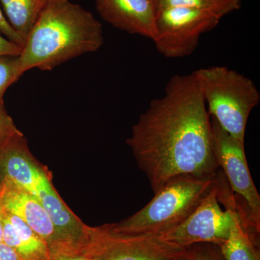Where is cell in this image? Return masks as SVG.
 <instances>
[{"mask_svg": "<svg viewBox=\"0 0 260 260\" xmlns=\"http://www.w3.org/2000/svg\"><path fill=\"white\" fill-rule=\"evenodd\" d=\"M208 112L228 134L244 142L246 124L260 94L254 82L224 66L194 71Z\"/></svg>", "mask_w": 260, "mask_h": 260, "instance_id": "obj_4", "label": "cell"}, {"mask_svg": "<svg viewBox=\"0 0 260 260\" xmlns=\"http://www.w3.org/2000/svg\"><path fill=\"white\" fill-rule=\"evenodd\" d=\"M119 236L111 232L109 224L92 228L79 242H61L50 249V260H105Z\"/></svg>", "mask_w": 260, "mask_h": 260, "instance_id": "obj_13", "label": "cell"}, {"mask_svg": "<svg viewBox=\"0 0 260 260\" xmlns=\"http://www.w3.org/2000/svg\"><path fill=\"white\" fill-rule=\"evenodd\" d=\"M3 216H4V209L0 203V243L3 242Z\"/></svg>", "mask_w": 260, "mask_h": 260, "instance_id": "obj_23", "label": "cell"}, {"mask_svg": "<svg viewBox=\"0 0 260 260\" xmlns=\"http://www.w3.org/2000/svg\"><path fill=\"white\" fill-rule=\"evenodd\" d=\"M192 260H225L218 245L200 243L189 247Z\"/></svg>", "mask_w": 260, "mask_h": 260, "instance_id": "obj_18", "label": "cell"}, {"mask_svg": "<svg viewBox=\"0 0 260 260\" xmlns=\"http://www.w3.org/2000/svg\"><path fill=\"white\" fill-rule=\"evenodd\" d=\"M0 260L23 259L13 248L3 242L0 243Z\"/></svg>", "mask_w": 260, "mask_h": 260, "instance_id": "obj_22", "label": "cell"}, {"mask_svg": "<svg viewBox=\"0 0 260 260\" xmlns=\"http://www.w3.org/2000/svg\"><path fill=\"white\" fill-rule=\"evenodd\" d=\"M155 12L172 7L205 10L220 18L240 9V0H153Z\"/></svg>", "mask_w": 260, "mask_h": 260, "instance_id": "obj_16", "label": "cell"}, {"mask_svg": "<svg viewBox=\"0 0 260 260\" xmlns=\"http://www.w3.org/2000/svg\"><path fill=\"white\" fill-rule=\"evenodd\" d=\"M47 174L34 162L23 134L0 146V181H9L37 197Z\"/></svg>", "mask_w": 260, "mask_h": 260, "instance_id": "obj_9", "label": "cell"}, {"mask_svg": "<svg viewBox=\"0 0 260 260\" xmlns=\"http://www.w3.org/2000/svg\"><path fill=\"white\" fill-rule=\"evenodd\" d=\"M224 208L219 202L215 177L211 190L186 220L156 237L179 247L189 248L200 243L220 246L230 237L234 225L232 210Z\"/></svg>", "mask_w": 260, "mask_h": 260, "instance_id": "obj_7", "label": "cell"}, {"mask_svg": "<svg viewBox=\"0 0 260 260\" xmlns=\"http://www.w3.org/2000/svg\"><path fill=\"white\" fill-rule=\"evenodd\" d=\"M185 260H192V259H191V256L190 255V252H189V254H188L187 257H186V259Z\"/></svg>", "mask_w": 260, "mask_h": 260, "instance_id": "obj_24", "label": "cell"}, {"mask_svg": "<svg viewBox=\"0 0 260 260\" xmlns=\"http://www.w3.org/2000/svg\"><path fill=\"white\" fill-rule=\"evenodd\" d=\"M188 254L156 237H120L105 260H185Z\"/></svg>", "mask_w": 260, "mask_h": 260, "instance_id": "obj_11", "label": "cell"}, {"mask_svg": "<svg viewBox=\"0 0 260 260\" xmlns=\"http://www.w3.org/2000/svg\"><path fill=\"white\" fill-rule=\"evenodd\" d=\"M215 177L173 179L154 193L153 199L134 215L119 223L109 224L111 232L119 237H157L172 230L198 208L213 188Z\"/></svg>", "mask_w": 260, "mask_h": 260, "instance_id": "obj_3", "label": "cell"}, {"mask_svg": "<svg viewBox=\"0 0 260 260\" xmlns=\"http://www.w3.org/2000/svg\"><path fill=\"white\" fill-rule=\"evenodd\" d=\"M49 0H0L5 18L10 26L26 40Z\"/></svg>", "mask_w": 260, "mask_h": 260, "instance_id": "obj_15", "label": "cell"}, {"mask_svg": "<svg viewBox=\"0 0 260 260\" xmlns=\"http://www.w3.org/2000/svg\"><path fill=\"white\" fill-rule=\"evenodd\" d=\"M19 63V55H0V104L10 85L23 75Z\"/></svg>", "mask_w": 260, "mask_h": 260, "instance_id": "obj_17", "label": "cell"}, {"mask_svg": "<svg viewBox=\"0 0 260 260\" xmlns=\"http://www.w3.org/2000/svg\"><path fill=\"white\" fill-rule=\"evenodd\" d=\"M0 32L7 39L23 48L25 42L23 39L10 26L9 23L3 14L1 8H0Z\"/></svg>", "mask_w": 260, "mask_h": 260, "instance_id": "obj_20", "label": "cell"}, {"mask_svg": "<svg viewBox=\"0 0 260 260\" xmlns=\"http://www.w3.org/2000/svg\"><path fill=\"white\" fill-rule=\"evenodd\" d=\"M210 118L217 164L249 224L260 233V195L248 167L244 142L228 134L213 117Z\"/></svg>", "mask_w": 260, "mask_h": 260, "instance_id": "obj_6", "label": "cell"}, {"mask_svg": "<svg viewBox=\"0 0 260 260\" xmlns=\"http://www.w3.org/2000/svg\"><path fill=\"white\" fill-rule=\"evenodd\" d=\"M3 242L13 248L23 260H50L47 243L21 219L5 210Z\"/></svg>", "mask_w": 260, "mask_h": 260, "instance_id": "obj_14", "label": "cell"}, {"mask_svg": "<svg viewBox=\"0 0 260 260\" xmlns=\"http://www.w3.org/2000/svg\"><path fill=\"white\" fill-rule=\"evenodd\" d=\"M102 24L88 10L69 0H49L19 55L23 74L49 71L102 47Z\"/></svg>", "mask_w": 260, "mask_h": 260, "instance_id": "obj_2", "label": "cell"}, {"mask_svg": "<svg viewBox=\"0 0 260 260\" xmlns=\"http://www.w3.org/2000/svg\"><path fill=\"white\" fill-rule=\"evenodd\" d=\"M220 19L210 12L184 7L158 10L153 42L165 57H185L194 52L201 36L215 28Z\"/></svg>", "mask_w": 260, "mask_h": 260, "instance_id": "obj_5", "label": "cell"}, {"mask_svg": "<svg viewBox=\"0 0 260 260\" xmlns=\"http://www.w3.org/2000/svg\"><path fill=\"white\" fill-rule=\"evenodd\" d=\"M22 48L5 37L0 32V55H20Z\"/></svg>", "mask_w": 260, "mask_h": 260, "instance_id": "obj_21", "label": "cell"}, {"mask_svg": "<svg viewBox=\"0 0 260 260\" xmlns=\"http://www.w3.org/2000/svg\"><path fill=\"white\" fill-rule=\"evenodd\" d=\"M126 143L154 193L176 178L216 177L211 122L194 72L171 78Z\"/></svg>", "mask_w": 260, "mask_h": 260, "instance_id": "obj_1", "label": "cell"}, {"mask_svg": "<svg viewBox=\"0 0 260 260\" xmlns=\"http://www.w3.org/2000/svg\"><path fill=\"white\" fill-rule=\"evenodd\" d=\"M16 127L13 119L7 112L4 102L0 104V146L9 141L12 138L21 135Z\"/></svg>", "mask_w": 260, "mask_h": 260, "instance_id": "obj_19", "label": "cell"}, {"mask_svg": "<svg viewBox=\"0 0 260 260\" xmlns=\"http://www.w3.org/2000/svg\"><path fill=\"white\" fill-rule=\"evenodd\" d=\"M0 203L21 219L47 243L49 249L60 242L55 228L39 200L9 181H0Z\"/></svg>", "mask_w": 260, "mask_h": 260, "instance_id": "obj_8", "label": "cell"}, {"mask_svg": "<svg viewBox=\"0 0 260 260\" xmlns=\"http://www.w3.org/2000/svg\"><path fill=\"white\" fill-rule=\"evenodd\" d=\"M36 198L49 215L60 242H79L90 234L92 227L84 224L65 205L50 179L43 184Z\"/></svg>", "mask_w": 260, "mask_h": 260, "instance_id": "obj_12", "label": "cell"}, {"mask_svg": "<svg viewBox=\"0 0 260 260\" xmlns=\"http://www.w3.org/2000/svg\"><path fill=\"white\" fill-rule=\"evenodd\" d=\"M94 1L99 14L113 26L153 40L155 19L153 0Z\"/></svg>", "mask_w": 260, "mask_h": 260, "instance_id": "obj_10", "label": "cell"}]
</instances>
